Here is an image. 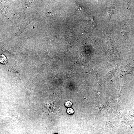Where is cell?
I'll use <instances>...</instances> for the list:
<instances>
[{"instance_id":"8992f818","label":"cell","mask_w":134,"mask_h":134,"mask_svg":"<svg viewBox=\"0 0 134 134\" xmlns=\"http://www.w3.org/2000/svg\"><path fill=\"white\" fill-rule=\"evenodd\" d=\"M72 103L71 101H67L65 102V105L66 107H69L72 106Z\"/></svg>"},{"instance_id":"277c9868","label":"cell","mask_w":134,"mask_h":134,"mask_svg":"<svg viewBox=\"0 0 134 134\" xmlns=\"http://www.w3.org/2000/svg\"><path fill=\"white\" fill-rule=\"evenodd\" d=\"M0 62L1 63L4 65L7 64V60L5 56L3 54L0 56Z\"/></svg>"},{"instance_id":"30bf717a","label":"cell","mask_w":134,"mask_h":134,"mask_svg":"<svg viewBox=\"0 0 134 134\" xmlns=\"http://www.w3.org/2000/svg\"></svg>"},{"instance_id":"ba28073f","label":"cell","mask_w":134,"mask_h":134,"mask_svg":"<svg viewBox=\"0 0 134 134\" xmlns=\"http://www.w3.org/2000/svg\"><path fill=\"white\" fill-rule=\"evenodd\" d=\"M131 103L134 105V98L131 100Z\"/></svg>"},{"instance_id":"9c48e42d","label":"cell","mask_w":134,"mask_h":134,"mask_svg":"<svg viewBox=\"0 0 134 134\" xmlns=\"http://www.w3.org/2000/svg\"><path fill=\"white\" fill-rule=\"evenodd\" d=\"M116 134H125L123 133H117Z\"/></svg>"},{"instance_id":"3957f363","label":"cell","mask_w":134,"mask_h":134,"mask_svg":"<svg viewBox=\"0 0 134 134\" xmlns=\"http://www.w3.org/2000/svg\"><path fill=\"white\" fill-rule=\"evenodd\" d=\"M88 23L93 27L95 29L96 28L93 16L91 15L89 16L88 19Z\"/></svg>"},{"instance_id":"8fae6325","label":"cell","mask_w":134,"mask_h":134,"mask_svg":"<svg viewBox=\"0 0 134 134\" xmlns=\"http://www.w3.org/2000/svg\"></svg>"},{"instance_id":"7a4b0ae2","label":"cell","mask_w":134,"mask_h":134,"mask_svg":"<svg viewBox=\"0 0 134 134\" xmlns=\"http://www.w3.org/2000/svg\"><path fill=\"white\" fill-rule=\"evenodd\" d=\"M121 34L124 39H126L127 38V30L125 27H123L121 31Z\"/></svg>"},{"instance_id":"5b68a950","label":"cell","mask_w":134,"mask_h":134,"mask_svg":"<svg viewBox=\"0 0 134 134\" xmlns=\"http://www.w3.org/2000/svg\"><path fill=\"white\" fill-rule=\"evenodd\" d=\"M67 113L69 115H71L74 113L73 110L71 108H68L67 110Z\"/></svg>"},{"instance_id":"7c38bea8","label":"cell","mask_w":134,"mask_h":134,"mask_svg":"<svg viewBox=\"0 0 134 134\" xmlns=\"http://www.w3.org/2000/svg\"></svg>"},{"instance_id":"6da1fadb","label":"cell","mask_w":134,"mask_h":134,"mask_svg":"<svg viewBox=\"0 0 134 134\" xmlns=\"http://www.w3.org/2000/svg\"><path fill=\"white\" fill-rule=\"evenodd\" d=\"M110 101L109 100H108L103 103L100 105L99 106H97L93 104L95 113L96 114H98L102 109L107 106V105L110 103Z\"/></svg>"},{"instance_id":"52a82bcc","label":"cell","mask_w":134,"mask_h":134,"mask_svg":"<svg viewBox=\"0 0 134 134\" xmlns=\"http://www.w3.org/2000/svg\"><path fill=\"white\" fill-rule=\"evenodd\" d=\"M111 7H110L109 8L108 10L107 13L108 14L110 15L112 13V9Z\"/></svg>"}]
</instances>
